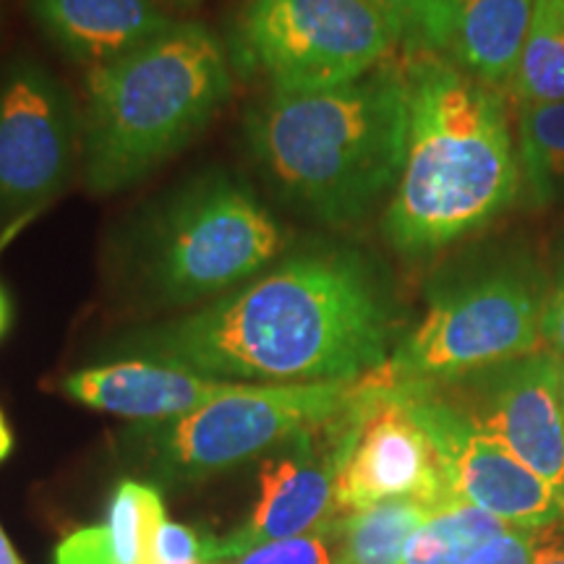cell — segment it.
<instances>
[{
    "label": "cell",
    "instance_id": "7402d4cb",
    "mask_svg": "<svg viewBox=\"0 0 564 564\" xmlns=\"http://www.w3.org/2000/svg\"><path fill=\"white\" fill-rule=\"evenodd\" d=\"M405 55H447L457 0H371Z\"/></svg>",
    "mask_w": 564,
    "mask_h": 564
},
{
    "label": "cell",
    "instance_id": "7a4b0ae2",
    "mask_svg": "<svg viewBox=\"0 0 564 564\" xmlns=\"http://www.w3.org/2000/svg\"><path fill=\"white\" fill-rule=\"evenodd\" d=\"M408 152L382 230L403 257H426L489 225L518 199L520 162L502 91L447 55H403Z\"/></svg>",
    "mask_w": 564,
    "mask_h": 564
},
{
    "label": "cell",
    "instance_id": "9a60e30c",
    "mask_svg": "<svg viewBox=\"0 0 564 564\" xmlns=\"http://www.w3.org/2000/svg\"><path fill=\"white\" fill-rule=\"evenodd\" d=\"M40 32L68 61L95 70L165 32L158 0H24Z\"/></svg>",
    "mask_w": 564,
    "mask_h": 564
},
{
    "label": "cell",
    "instance_id": "52a82bcc",
    "mask_svg": "<svg viewBox=\"0 0 564 564\" xmlns=\"http://www.w3.org/2000/svg\"><path fill=\"white\" fill-rule=\"evenodd\" d=\"M544 303L539 282L514 267L440 288L382 371L394 382L449 384L531 356Z\"/></svg>",
    "mask_w": 564,
    "mask_h": 564
},
{
    "label": "cell",
    "instance_id": "6da1fadb",
    "mask_svg": "<svg viewBox=\"0 0 564 564\" xmlns=\"http://www.w3.org/2000/svg\"><path fill=\"white\" fill-rule=\"evenodd\" d=\"M392 308L369 259L288 251L204 308L129 329L105 358H141L241 384L358 382L390 361Z\"/></svg>",
    "mask_w": 564,
    "mask_h": 564
},
{
    "label": "cell",
    "instance_id": "d6986e66",
    "mask_svg": "<svg viewBox=\"0 0 564 564\" xmlns=\"http://www.w3.org/2000/svg\"><path fill=\"white\" fill-rule=\"evenodd\" d=\"M505 520L468 502L444 505L429 512L408 541L400 564H465L484 544L505 533Z\"/></svg>",
    "mask_w": 564,
    "mask_h": 564
},
{
    "label": "cell",
    "instance_id": "ba28073f",
    "mask_svg": "<svg viewBox=\"0 0 564 564\" xmlns=\"http://www.w3.org/2000/svg\"><path fill=\"white\" fill-rule=\"evenodd\" d=\"M352 384H238L181 419L139 423L137 436L162 481L199 484L329 421L345 405Z\"/></svg>",
    "mask_w": 564,
    "mask_h": 564
},
{
    "label": "cell",
    "instance_id": "1f68e13d",
    "mask_svg": "<svg viewBox=\"0 0 564 564\" xmlns=\"http://www.w3.org/2000/svg\"><path fill=\"white\" fill-rule=\"evenodd\" d=\"M173 3H178V6H192V3H199V0H173Z\"/></svg>",
    "mask_w": 564,
    "mask_h": 564
},
{
    "label": "cell",
    "instance_id": "8fae6325",
    "mask_svg": "<svg viewBox=\"0 0 564 564\" xmlns=\"http://www.w3.org/2000/svg\"><path fill=\"white\" fill-rule=\"evenodd\" d=\"M398 384L413 419L440 453L455 499L481 507L512 528L546 531L560 523L564 514L560 494L502 442L486 434L453 398L434 384Z\"/></svg>",
    "mask_w": 564,
    "mask_h": 564
},
{
    "label": "cell",
    "instance_id": "9c48e42d",
    "mask_svg": "<svg viewBox=\"0 0 564 564\" xmlns=\"http://www.w3.org/2000/svg\"><path fill=\"white\" fill-rule=\"evenodd\" d=\"M337 432L335 505L340 514L390 499H415L429 510L460 502L440 453L405 403L403 387L382 369L352 384L337 413Z\"/></svg>",
    "mask_w": 564,
    "mask_h": 564
},
{
    "label": "cell",
    "instance_id": "d4e9b609",
    "mask_svg": "<svg viewBox=\"0 0 564 564\" xmlns=\"http://www.w3.org/2000/svg\"><path fill=\"white\" fill-rule=\"evenodd\" d=\"M55 564H118L108 525H91L66 535L55 549Z\"/></svg>",
    "mask_w": 564,
    "mask_h": 564
},
{
    "label": "cell",
    "instance_id": "2e32d148",
    "mask_svg": "<svg viewBox=\"0 0 564 564\" xmlns=\"http://www.w3.org/2000/svg\"><path fill=\"white\" fill-rule=\"evenodd\" d=\"M533 0H457L449 61L494 89L512 87Z\"/></svg>",
    "mask_w": 564,
    "mask_h": 564
},
{
    "label": "cell",
    "instance_id": "f1b7e54d",
    "mask_svg": "<svg viewBox=\"0 0 564 564\" xmlns=\"http://www.w3.org/2000/svg\"><path fill=\"white\" fill-rule=\"evenodd\" d=\"M11 453H13V432L9 421H6V413L0 411V463H3Z\"/></svg>",
    "mask_w": 564,
    "mask_h": 564
},
{
    "label": "cell",
    "instance_id": "7c38bea8",
    "mask_svg": "<svg viewBox=\"0 0 564 564\" xmlns=\"http://www.w3.org/2000/svg\"><path fill=\"white\" fill-rule=\"evenodd\" d=\"M562 377V358L554 352H531L465 377L474 390L465 403H455L535 476L544 478L564 505Z\"/></svg>",
    "mask_w": 564,
    "mask_h": 564
},
{
    "label": "cell",
    "instance_id": "484cf974",
    "mask_svg": "<svg viewBox=\"0 0 564 564\" xmlns=\"http://www.w3.org/2000/svg\"><path fill=\"white\" fill-rule=\"evenodd\" d=\"M544 531L507 528L489 544H484L465 564H533L539 554V539Z\"/></svg>",
    "mask_w": 564,
    "mask_h": 564
},
{
    "label": "cell",
    "instance_id": "5b68a950",
    "mask_svg": "<svg viewBox=\"0 0 564 564\" xmlns=\"http://www.w3.org/2000/svg\"><path fill=\"white\" fill-rule=\"evenodd\" d=\"M291 232L249 183L204 171L152 204L123 243L126 282L160 308L225 295L280 262Z\"/></svg>",
    "mask_w": 564,
    "mask_h": 564
},
{
    "label": "cell",
    "instance_id": "836d02e7",
    "mask_svg": "<svg viewBox=\"0 0 564 564\" xmlns=\"http://www.w3.org/2000/svg\"><path fill=\"white\" fill-rule=\"evenodd\" d=\"M562 394H564V377H562Z\"/></svg>",
    "mask_w": 564,
    "mask_h": 564
},
{
    "label": "cell",
    "instance_id": "3957f363",
    "mask_svg": "<svg viewBox=\"0 0 564 564\" xmlns=\"http://www.w3.org/2000/svg\"><path fill=\"white\" fill-rule=\"evenodd\" d=\"M408 126L403 61L387 58L333 89L270 91L246 112L243 137L253 165L282 202L345 228L394 192Z\"/></svg>",
    "mask_w": 564,
    "mask_h": 564
},
{
    "label": "cell",
    "instance_id": "4fadbf2b",
    "mask_svg": "<svg viewBox=\"0 0 564 564\" xmlns=\"http://www.w3.org/2000/svg\"><path fill=\"white\" fill-rule=\"evenodd\" d=\"M337 413L264 455L257 502L246 523L217 539V560H232L270 541L303 535L340 514L335 505Z\"/></svg>",
    "mask_w": 564,
    "mask_h": 564
},
{
    "label": "cell",
    "instance_id": "83f0119b",
    "mask_svg": "<svg viewBox=\"0 0 564 564\" xmlns=\"http://www.w3.org/2000/svg\"><path fill=\"white\" fill-rule=\"evenodd\" d=\"M24 225H26V220H21V223H17V225H11L9 230L0 232V251L6 249V243H9L11 238L17 236V232H19L21 228H24ZM11 324H13V303H11V295L6 293L3 282H0V340H3V337L9 335Z\"/></svg>",
    "mask_w": 564,
    "mask_h": 564
},
{
    "label": "cell",
    "instance_id": "f546056e",
    "mask_svg": "<svg viewBox=\"0 0 564 564\" xmlns=\"http://www.w3.org/2000/svg\"><path fill=\"white\" fill-rule=\"evenodd\" d=\"M533 564H564V549L562 546H541L535 554Z\"/></svg>",
    "mask_w": 564,
    "mask_h": 564
},
{
    "label": "cell",
    "instance_id": "603a6c76",
    "mask_svg": "<svg viewBox=\"0 0 564 564\" xmlns=\"http://www.w3.org/2000/svg\"><path fill=\"white\" fill-rule=\"evenodd\" d=\"M337 546H340V514L303 535L270 541L232 560H215L209 564H335Z\"/></svg>",
    "mask_w": 564,
    "mask_h": 564
},
{
    "label": "cell",
    "instance_id": "4dcf8cb0",
    "mask_svg": "<svg viewBox=\"0 0 564 564\" xmlns=\"http://www.w3.org/2000/svg\"><path fill=\"white\" fill-rule=\"evenodd\" d=\"M0 564H24L21 562V556L17 554V549L11 546L9 535L3 533V528H0Z\"/></svg>",
    "mask_w": 564,
    "mask_h": 564
},
{
    "label": "cell",
    "instance_id": "ffe728a7",
    "mask_svg": "<svg viewBox=\"0 0 564 564\" xmlns=\"http://www.w3.org/2000/svg\"><path fill=\"white\" fill-rule=\"evenodd\" d=\"M510 89L520 105L564 102V0H533Z\"/></svg>",
    "mask_w": 564,
    "mask_h": 564
},
{
    "label": "cell",
    "instance_id": "5bb4252c",
    "mask_svg": "<svg viewBox=\"0 0 564 564\" xmlns=\"http://www.w3.org/2000/svg\"><path fill=\"white\" fill-rule=\"evenodd\" d=\"M241 382H220L175 366L118 358L63 377L61 392L95 411L139 423L173 421L223 398Z\"/></svg>",
    "mask_w": 564,
    "mask_h": 564
},
{
    "label": "cell",
    "instance_id": "30bf717a",
    "mask_svg": "<svg viewBox=\"0 0 564 564\" xmlns=\"http://www.w3.org/2000/svg\"><path fill=\"white\" fill-rule=\"evenodd\" d=\"M82 118L40 61L21 55L0 74V232L30 220L74 175Z\"/></svg>",
    "mask_w": 564,
    "mask_h": 564
},
{
    "label": "cell",
    "instance_id": "277c9868",
    "mask_svg": "<svg viewBox=\"0 0 564 564\" xmlns=\"http://www.w3.org/2000/svg\"><path fill=\"white\" fill-rule=\"evenodd\" d=\"M230 95V55L199 21H173L147 45L87 70L82 160L89 192L137 186L192 144Z\"/></svg>",
    "mask_w": 564,
    "mask_h": 564
},
{
    "label": "cell",
    "instance_id": "cb8c5ba5",
    "mask_svg": "<svg viewBox=\"0 0 564 564\" xmlns=\"http://www.w3.org/2000/svg\"><path fill=\"white\" fill-rule=\"evenodd\" d=\"M217 535L202 528L165 520L154 535L152 564H178V562H215Z\"/></svg>",
    "mask_w": 564,
    "mask_h": 564
},
{
    "label": "cell",
    "instance_id": "ac0fdd59",
    "mask_svg": "<svg viewBox=\"0 0 564 564\" xmlns=\"http://www.w3.org/2000/svg\"><path fill=\"white\" fill-rule=\"evenodd\" d=\"M518 162L528 202L564 199V102L520 105Z\"/></svg>",
    "mask_w": 564,
    "mask_h": 564
},
{
    "label": "cell",
    "instance_id": "e0dca14e",
    "mask_svg": "<svg viewBox=\"0 0 564 564\" xmlns=\"http://www.w3.org/2000/svg\"><path fill=\"white\" fill-rule=\"evenodd\" d=\"M429 512L434 510L415 499H390L340 514L335 564H400L408 541Z\"/></svg>",
    "mask_w": 564,
    "mask_h": 564
},
{
    "label": "cell",
    "instance_id": "44dd1931",
    "mask_svg": "<svg viewBox=\"0 0 564 564\" xmlns=\"http://www.w3.org/2000/svg\"><path fill=\"white\" fill-rule=\"evenodd\" d=\"M165 520V499L158 486L131 478L118 484L105 518L118 564H152L154 535Z\"/></svg>",
    "mask_w": 564,
    "mask_h": 564
},
{
    "label": "cell",
    "instance_id": "8992f818",
    "mask_svg": "<svg viewBox=\"0 0 564 564\" xmlns=\"http://www.w3.org/2000/svg\"><path fill=\"white\" fill-rule=\"evenodd\" d=\"M392 47L371 0H243L228 55L270 91L301 95L361 79Z\"/></svg>",
    "mask_w": 564,
    "mask_h": 564
},
{
    "label": "cell",
    "instance_id": "d6a6232c",
    "mask_svg": "<svg viewBox=\"0 0 564 564\" xmlns=\"http://www.w3.org/2000/svg\"><path fill=\"white\" fill-rule=\"evenodd\" d=\"M178 564H209V562H178Z\"/></svg>",
    "mask_w": 564,
    "mask_h": 564
},
{
    "label": "cell",
    "instance_id": "4316f807",
    "mask_svg": "<svg viewBox=\"0 0 564 564\" xmlns=\"http://www.w3.org/2000/svg\"><path fill=\"white\" fill-rule=\"evenodd\" d=\"M541 337L549 343V348H552L556 358H564V278L544 303Z\"/></svg>",
    "mask_w": 564,
    "mask_h": 564
}]
</instances>
